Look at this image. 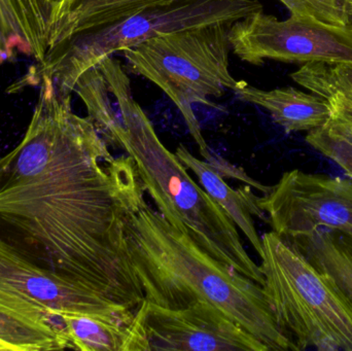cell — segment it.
Masks as SVG:
<instances>
[{
	"mask_svg": "<svg viewBox=\"0 0 352 351\" xmlns=\"http://www.w3.org/2000/svg\"><path fill=\"white\" fill-rule=\"evenodd\" d=\"M22 140L0 157V236L45 269L135 311L144 293L125 225L144 203L131 157L115 158L49 76Z\"/></svg>",
	"mask_w": 352,
	"mask_h": 351,
	"instance_id": "obj_1",
	"label": "cell"
},
{
	"mask_svg": "<svg viewBox=\"0 0 352 351\" xmlns=\"http://www.w3.org/2000/svg\"><path fill=\"white\" fill-rule=\"evenodd\" d=\"M125 243L144 301L168 309L209 303L269 351H300L277 324L262 286L211 257L148 203L128 216Z\"/></svg>",
	"mask_w": 352,
	"mask_h": 351,
	"instance_id": "obj_2",
	"label": "cell"
},
{
	"mask_svg": "<svg viewBox=\"0 0 352 351\" xmlns=\"http://www.w3.org/2000/svg\"><path fill=\"white\" fill-rule=\"evenodd\" d=\"M98 65L115 109L109 146L122 148L131 157L142 189L152 197L158 212L211 257L264 286L260 266L246 253L235 223L161 141L152 122L134 99L131 80L121 62L109 56Z\"/></svg>",
	"mask_w": 352,
	"mask_h": 351,
	"instance_id": "obj_3",
	"label": "cell"
},
{
	"mask_svg": "<svg viewBox=\"0 0 352 351\" xmlns=\"http://www.w3.org/2000/svg\"><path fill=\"white\" fill-rule=\"evenodd\" d=\"M262 247L265 296L300 350L352 351V303L334 280L273 230Z\"/></svg>",
	"mask_w": 352,
	"mask_h": 351,
	"instance_id": "obj_4",
	"label": "cell"
},
{
	"mask_svg": "<svg viewBox=\"0 0 352 351\" xmlns=\"http://www.w3.org/2000/svg\"><path fill=\"white\" fill-rule=\"evenodd\" d=\"M231 25L192 27L152 37L122 52L133 73L156 84L175 102L206 162L213 156L201 133L192 104L244 84L230 72Z\"/></svg>",
	"mask_w": 352,
	"mask_h": 351,
	"instance_id": "obj_5",
	"label": "cell"
},
{
	"mask_svg": "<svg viewBox=\"0 0 352 351\" xmlns=\"http://www.w3.org/2000/svg\"><path fill=\"white\" fill-rule=\"evenodd\" d=\"M263 10L258 0H182L78 33L47 52L38 76H49L61 95H72L78 78L118 52L152 37L192 27L232 25Z\"/></svg>",
	"mask_w": 352,
	"mask_h": 351,
	"instance_id": "obj_6",
	"label": "cell"
},
{
	"mask_svg": "<svg viewBox=\"0 0 352 351\" xmlns=\"http://www.w3.org/2000/svg\"><path fill=\"white\" fill-rule=\"evenodd\" d=\"M233 53L261 66L266 59L287 63H352V29L308 16L280 21L262 10L236 21L229 28Z\"/></svg>",
	"mask_w": 352,
	"mask_h": 351,
	"instance_id": "obj_7",
	"label": "cell"
},
{
	"mask_svg": "<svg viewBox=\"0 0 352 351\" xmlns=\"http://www.w3.org/2000/svg\"><path fill=\"white\" fill-rule=\"evenodd\" d=\"M269 351L223 311L206 302L168 309L142 301L125 351Z\"/></svg>",
	"mask_w": 352,
	"mask_h": 351,
	"instance_id": "obj_8",
	"label": "cell"
},
{
	"mask_svg": "<svg viewBox=\"0 0 352 351\" xmlns=\"http://www.w3.org/2000/svg\"><path fill=\"white\" fill-rule=\"evenodd\" d=\"M0 292L55 321L61 313H80L130 326L134 317L131 309L76 280L41 267L1 236Z\"/></svg>",
	"mask_w": 352,
	"mask_h": 351,
	"instance_id": "obj_9",
	"label": "cell"
},
{
	"mask_svg": "<svg viewBox=\"0 0 352 351\" xmlns=\"http://www.w3.org/2000/svg\"><path fill=\"white\" fill-rule=\"evenodd\" d=\"M268 224L281 237L318 228L352 235V179L287 171L268 193L258 197Z\"/></svg>",
	"mask_w": 352,
	"mask_h": 351,
	"instance_id": "obj_10",
	"label": "cell"
},
{
	"mask_svg": "<svg viewBox=\"0 0 352 351\" xmlns=\"http://www.w3.org/2000/svg\"><path fill=\"white\" fill-rule=\"evenodd\" d=\"M235 94L244 102L266 109L287 133L311 131L324 126L331 117V107L326 99L293 87L262 90L245 82Z\"/></svg>",
	"mask_w": 352,
	"mask_h": 351,
	"instance_id": "obj_11",
	"label": "cell"
},
{
	"mask_svg": "<svg viewBox=\"0 0 352 351\" xmlns=\"http://www.w3.org/2000/svg\"><path fill=\"white\" fill-rule=\"evenodd\" d=\"M175 156L186 169L196 175L201 187L243 232L258 256L262 255V237L256 232L254 216L267 224L269 220L267 214L258 205V197L252 193V187L246 185L243 189H232L209 163L192 156L182 144L176 150Z\"/></svg>",
	"mask_w": 352,
	"mask_h": 351,
	"instance_id": "obj_12",
	"label": "cell"
},
{
	"mask_svg": "<svg viewBox=\"0 0 352 351\" xmlns=\"http://www.w3.org/2000/svg\"><path fill=\"white\" fill-rule=\"evenodd\" d=\"M179 1L182 0H69L50 33L47 52L78 33Z\"/></svg>",
	"mask_w": 352,
	"mask_h": 351,
	"instance_id": "obj_13",
	"label": "cell"
},
{
	"mask_svg": "<svg viewBox=\"0 0 352 351\" xmlns=\"http://www.w3.org/2000/svg\"><path fill=\"white\" fill-rule=\"evenodd\" d=\"M312 265L330 276L352 303V235L318 228L303 234L283 237Z\"/></svg>",
	"mask_w": 352,
	"mask_h": 351,
	"instance_id": "obj_14",
	"label": "cell"
},
{
	"mask_svg": "<svg viewBox=\"0 0 352 351\" xmlns=\"http://www.w3.org/2000/svg\"><path fill=\"white\" fill-rule=\"evenodd\" d=\"M0 344L8 351H53L70 348L61 321L20 310L0 299Z\"/></svg>",
	"mask_w": 352,
	"mask_h": 351,
	"instance_id": "obj_15",
	"label": "cell"
},
{
	"mask_svg": "<svg viewBox=\"0 0 352 351\" xmlns=\"http://www.w3.org/2000/svg\"><path fill=\"white\" fill-rule=\"evenodd\" d=\"M58 319L61 321L72 350L125 351L129 326L80 313H61Z\"/></svg>",
	"mask_w": 352,
	"mask_h": 351,
	"instance_id": "obj_16",
	"label": "cell"
},
{
	"mask_svg": "<svg viewBox=\"0 0 352 351\" xmlns=\"http://www.w3.org/2000/svg\"><path fill=\"white\" fill-rule=\"evenodd\" d=\"M291 78L322 98L341 94L352 100V63L310 62L291 73Z\"/></svg>",
	"mask_w": 352,
	"mask_h": 351,
	"instance_id": "obj_17",
	"label": "cell"
},
{
	"mask_svg": "<svg viewBox=\"0 0 352 351\" xmlns=\"http://www.w3.org/2000/svg\"><path fill=\"white\" fill-rule=\"evenodd\" d=\"M16 54L37 59L34 43L14 0H0V61Z\"/></svg>",
	"mask_w": 352,
	"mask_h": 351,
	"instance_id": "obj_18",
	"label": "cell"
},
{
	"mask_svg": "<svg viewBox=\"0 0 352 351\" xmlns=\"http://www.w3.org/2000/svg\"><path fill=\"white\" fill-rule=\"evenodd\" d=\"M306 142L326 158L338 165L349 179H352V138L334 122L308 132Z\"/></svg>",
	"mask_w": 352,
	"mask_h": 351,
	"instance_id": "obj_19",
	"label": "cell"
},
{
	"mask_svg": "<svg viewBox=\"0 0 352 351\" xmlns=\"http://www.w3.org/2000/svg\"><path fill=\"white\" fill-rule=\"evenodd\" d=\"M292 16H308L332 26L349 27L345 0H278Z\"/></svg>",
	"mask_w": 352,
	"mask_h": 351,
	"instance_id": "obj_20",
	"label": "cell"
},
{
	"mask_svg": "<svg viewBox=\"0 0 352 351\" xmlns=\"http://www.w3.org/2000/svg\"><path fill=\"white\" fill-rule=\"evenodd\" d=\"M16 10L32 38L38 64L45 60L49 45V16L43 0H14Z\"/></svg>",
	"mask_w": 352,
	"mask_h": 351,
	"instance_id": "obj_21",
	"label": "cell"
},
{
	"mask_svg": "<svg viewBox=\"0 0 352 351\" xmlns=\"http://www.w3.org/2000/svg\"><path fill=\"white\" fill-rule=\"evenodd\" d=\"M331 107L330 120L352 138V100L341 94L326 99Z\"/></svg>",
	"mask_w": 352,
	"mask_h": 351,
	"instance_id": "obj_22",
	"label": "cell"
},
{
	"mask_svg": "<svg viewBox=\"0 0 352 351\" xmlns=\"http://www.w3.org/2000/svg\"><path fill=\"white\" fill-rule=\"evenodd\" d=\"M43 4H45V10H47L50 26H51L52 30L54 25H55L56 21L59 18L62 10H63L64 6L67 4L69 0H43Z\"/></svg>",
	"mask_w": 352,
	"mask_h": 351,
	"instance_id": "obj_23",
	"label": "cell"
},
{
	"mask_svg": "<svg viewBox=\"0 0 352 351\" xmlns=\"http://www.w3.org/2000/svg\"><path fill=\"white\" fill-rule=\"evenodd\" d=\"M346 2V12L349 19V28L352 29V0H345Z\"/></svg>",
	"mask_w": 352,
	"mask_h": 351,
	"instance_id": "obj_24",
	"label": "cell"
},
{
	"mask_svg": "<svg viewBox=\"0 0 352 351\" xmlns=\"http://www.w3.org/2000/svg\"><path fill=\"white\" fill-rule=\"evenodd\" d=\"M3 350H4L3 346H2L1 344H0V351H3Z\"/></svg>",
	"mask_w": 352,
	"mask_h": 351,
	"instance_id": "obj_25",
	"label": "cell"
}]
</instances>
